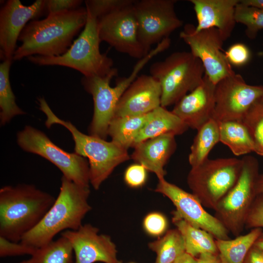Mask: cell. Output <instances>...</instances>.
I'll return each instance as SVG.
<instances>
[{"instance_id":"6da1fadb","label":"cell","mask_w":263,"mask_h":263,"mask_svg":"<svg viewBox=\"0 0 263 263\" xmlns=\"http://www.w3.org/2000/svg\"><path fill=\"white\" fill-rule=\"evenodd\" d=\"M87 19L86 7L47 15L41 20L30 21L19 38L20 45L16 49L13 60L38 55L58 56L65 53L72 40L84 27Z\"/></svg>"},{"instance_id":"7a4b0ae2","label":"cell","mask_w":263,"mask_h":263,"mask_svg":"<svg viewBox=\"0 0 263 263\" xmlns=\"http://www.w3.org/2000/svg\"><path fill=\"white\" fill-rule=\"evenodd\" d=\"M56 199L34 185L5 186L0 189V237L20 242L42 220Z\"/></svg>"},{"instance_id":"3957f363","label":"cell","mask_w":263,"mask_h":263,"mask_svg":"<svg viewBox=\"0 0 263 263\" xmlns=\"http://www.w3.org/2000/svg\"><path fill=\"white\" fill-rule=\"evenodd\" d=\"M89 187L79 186L62 176L59 194L40 222L20 242L38 248L53 240L59 232L76 230L92 209Z\"/></svg>"},{"instance_id":"277c9868","label":"cell","mask_w":263,"mask_h":263,"mask_svg":"<svg viewBox=\"0 0 263 263\" xmlns=\"http://www.w3.org/2000/svg\"><path fill=\"white\" fill-rule=\"evenodd\" d=\"M38 100L40 110L47 117L45 126L49 128L57 124L67 129L75 142V153L88 158L90 183L94 189H99L117 166L131 159L128 150L112 141L82 133L70 121L58 118L43 97Z\"/></svg>"},{"instance_id":"5b68a950","label":"cell","mask_w":263,"mask_h":263,"mask_svg":"<svg viewBox=\"0 0 263 263\" xmlns=\"http://www.w3.org/2000/svg\"><path fill=\"white\" fill-rule=\"evenodd\" d=\"M161 52L159 46L151 50L148 55L138 60L128 77L117 80L114 87H111L110 82L114 76L117 75L116 68L104 76H83L81 84L84 90L92 95L94 101V114L88 128L89 135L106 139L109 124L121 96L146 64Z\"/></svg>"},{"instance_id":"8992f818","label":"cell","mask_w":263,"mask_h":263,"mask_svg":"<svg viewBox=\"0 0 263 263\" xmlns=\"http://www.w3.org/2000/svg\"><path fill=\"white\" fill-rule=\"evenodd\" d=\"M84 29L67 52L58 56L38 55L27 57L31 62L41 66L58 65L78 71L83 76H105L116 68L113 59L100 51L97 19L87 11Z\"/></svg>"},{"instance_id":"52a82bcc","label":"cell","mask_w":263,"mask_h":263,"mask_svg":"<svg viewBox=\"0 0 263 263\" xmlns=\"http://www.w3.org/2000/svg\"><path fill=\"white\" fill-rule=\"evenodd\" d=\"M150 73L160 84L161 106L164 108L175 105L195 89L205 75L200 60L186 51L173 52L164 60L154 62Z\"/></svg>"},{"instance_id":"ba28073f","label":"cell","mask_w":263,"mask_h":263,"mask_svg":"<svg viewBox=\"0 0 263 263\" xmlns=\"http://www.w3.org/2000/svg\"><path fill=\"white\" fill-rule=\"evenodd\" d=\"M242 168V159H207L191 168L187 184L204 207L214 210L237 182Z\"/></svg>"},{"instance_id":"9c48e42d","label":"cell","mask_w":263,"mask_h":263,"mask_svg":"<svg viewBox=\"0 0 263 263\" xmlns=\"http://www.w3.org/2000/svg\"><path fill=\"white\" fill-rule=\"evenodd\" d=\"M242 160V170L237 182L214 210L215 217L236 237L244 229L247 214L257 195L256 184L260 174L256 157L247 154Z\"/></svg>"},{"instance_id":"30bf717a","label":"cell","mask_w":263,"mask_h":263,"mask_svg":"<svg viewBox=\"0 0 263 263\" xmlns=\"http://www.w3.org/2000/svg\"><path fill=\"white\" fill-rule=\"evenodd\" d=\"M17 140L24 151L40 155L57 167L66 178L79 186L89 187V164L85 157L65 151L44 132L30 126L18 132Z\"/></svg>"},{"instance_id":"8fae6325","label":"cell","mask_w":263,"mask_h":263,"mask_svg":"<svg viewBox=\"0 0 263 263\" xmlns=\"http://www.w3.org/2000/svg\"><path fill=\"white\" fill-rule=\"evenodd\" d=\"M176 0H135L133 8L137 20L138 38L146 53L152 45L169 38L183 21L175 10Z\"/></svg>"},{"instance_id":"7c38bea8","label":"cell","mask_w":263,"mask_h":263,"mask_svg":"<svg viewBox=\"0 0 263 263\" xmlns=\"http://www.w3.org/2000/svg\"><path fill=\"white\" fill-rule=\"evenodd\" d=\"M179 36L189 46L192 54L200 60L205 75L214 84L235 73L223 51L224 40L217 29L196 31L193 25L188 24Z\"/></svg>"},{"instance_id":"4fadbf2b","label":"cell","mask_w":263,"mask_h":263,"mask_svg":"<svg viewBox=\"0 0 263 263\" xmlns=\"http://www.w3.org/2000/svg\"><path fill=\"white\" fill-rule=\"evenodd\" d=\"M213 118L218 122L241 121L251 107L263 96V85L247 84L235 73L220 81L215 87Z\"/></svg>"},{"instance_id":"5bb4252c","label":"cell","mask_w":263,"mask_h":263,"mask_svg":"<svg viewBox=\"0 0 263 263\" xmlns=\"http://www.w3.org/2000/svg\"><path fill=\"white\" fill-rule=\"evenodd\" d=\"M133 3L98 18V31L101 41L120 53L140 59L148 54L138 39Z\"/></svg>"},{"instance_id":"9a60e30c","label":"cell","mask_w":263,"mask_h":263,"mask_svg":"<svg viewBox=\"0 0 263 263\" xmlns=\"http://www.w3.org/2000/svg\"><path fill=\"white\" fill-rule=\"evenodd\" d=\"M154 191L168 197L174 205V211L192 225L204 230L215 239H229V231L215 216L207 212L192 193L166 181L158 180Z\"/></svg>"},{"instance_id":"2e32d148","label":"cell","mask_w":263,"mask_h":263,"mask_svg":"<svg viewBox=\"0 0 263 263\" xmlns=\"http://www.w3.org/2000/svg\"><path fill=\"white\" fill-rule=\"evenodd\" d=\"M99 229L90 224L76 230H66L61 236L70 243L75 255L74 263H122L117 258L115 244L111 237L99 234Z\"/></svg>"},{"instance_id":"e0dca14e","label":"cell","mask_w":263,"mask_h":263,"mask_svg":"<svg viewBox=\"0 0 263 263\" xmlns=\"http://www.w3.org/2000/svg\"><path fill=\"white\" fill-rule=\"evenodd\" d=\"M46 0H37L25 6L19 0H9L0 10V54L3 61L13 60L17 41L29 21L46 11Z\"/></svg>"},{"instance_id":"ac0fdd59","label":"cell","mask_w":263,"mask_h":263,"mask_svg":"<svg viewBox=\"0 0 263 263\" xmlns=\"http://www.w3.org/2000/svg\"><path fill=\"white\" fill-rule=\"evenodd\" d=\"M161 87L151 75H138L119 99L113 117L145 114L161 106Z\"/></svg>"},{"instance_id":"d6986e66","label":"cell","mask_w":263,"mask_h":263,"mask_svg":"<svg viewBox=\"0 0 263 263\" xmlns=\"http://www.w3.org/2000/svg\"><path fill=\"white\" fill-rule=\"evenodd\" d=\"M215 87L205 75L202 83L177 102L171 112L188 128L198 130L213 118Z\"/></svg>"},{"instance_id":"ffe728a7","label":"cell","mask_w":263,"mask_h":263,"mask_svg":"<svg viewBox=\"0 0 263 263\" xmlns=\"http://www.w3.org/2000/svg\"><path fill=\"white\" fill-rule=\"evenodd\" d=\"M240 0H189L193 6L197 25L196 31L215 28L224 41L231 36L236 23L235 8Z\"/></svg>"},{"instance_id":"44dd1931","label":"cell","mask_w":263,"mask_h":263,"mask_svg":"<svg viewBox=\"0 0 263 263\" xmlns=\"http://www.w3.org/2000/svg\"><path fill=\"white\" fill-rule=\"evenodd\" d=\"M175 137L165 134L141 142L134 146L131 159L154 173L158 180L165 178L164 167L177 147Z\"/></svg>"},{"instance_id":"7402d4cb","label":"cell","mask_w":263,"mask_h":263,"mask_svg":"<svg viewBox=\"0 0 263 263\" xmlns=\"http://www.w3.org/2000/svg\"><path fill=\"white\" fill-rule=\"evenodd\" d=\"M188 127L171 111L161 106L151 112V116L137 136L132 148L146 140L165 134L181 135Z\"/></svg>"},{"instance_id":"603a6c76","label":"cell","mask_w":263,"mask_h":263,"mask_svg":"<svg viewBox=\"0 0 263 263\" xmlns=\"http://www.w3.org/2000/svg\"><path fill=\"white\" fill-rule=\"evenodd\" d=\"M172 223L183 238L186 253L197 258L202 254L218 253L215 238L208 232L192 225L174 211Z\"/></svg>"},{"instance_id":"cb8c5ba5","label":"cell","mask_w":263,"mask_h":263,"mask_svg":"<svg viewBox=\"0 0 263 263\" xmlns=\"http://www.w3.org/2000/svg\"><path fill=\"white\" fill-rule=\"evenodd\" d=\"M151 112L140 115L113 117L108 131L112 141L126 150L132 147L140 131L150 119Z\"/></svg>"},{"instance_id":"d4e9b609","label":"cell","mask_w":263,"mask_h":263,"mask_svg":"<svg viewBox=\"0 0 263 263\" xmlns=\"http://www.w3.org/2000/svg\"><path fill=\"white\" fill-rule=\"evenodd\" d=\"M220 142L227 146L236 156L247 155L255 151L252 139L242 121L218 122Z\"/></svg>"},{"instance_id":"484cf974","label":"cell","mask_w":263,"mask_h":263,"mask_svg":"<svg viewBox=\"0 0 263 263\" xmlns=\"http://www.w3.org/2000/svg\"><path fill=\"white\" fill-rule=\"evenodd\" d=\"M197 131L188 157L191 168L196 167L208 159L209 152L220 142L219 123L213 118Z\"/></svg>"},{"instance_id":"4316f807","label":"cell","mask_w":263,"mask_h":263,"mask_svg":"<svg viewBox=\"0 0 263 263\" xmlns=\"http://www.w3.org/2000/svg\"><path fill=\"white\" fill-rule=\"evenodd\" d=\"M263 232L261 228L252 229L248 233L234 239H215L220 257L223 263H243L248 252Z\"/></svg>"},{"instance_id":"83f0119b","label":"cell","mask_w":263,"mask_h":263,"mask_svg":"<svg viewBox=\"0 0 263 263\" xmlns=\"http://www.w3.org/2000/svg\"><path fill=\"white\" fill-rule=\"evenodd\" d=\"M148 246L156 254L155 263H174L186 253L183 238L176 228L168 230L162 237L149 243Z\"/></svg>"},{"instance_id":"f1b7e54d","label":"cell","mask_w":263,"mask_h":263,"mask_svg":"<svg viewBox=\"0 0 263 263\" xmlns=\"http://www.w3.org/2000/svg\"><path fill=\"white\" fill-rule=\"evenodd\" d=\"M12 61L5 60L0 64V121L4 125L15 116L26 113L16 104L9 80Z\"/></svg>"},{"instance_id":"f546056e","label":"cell","mask_w":263,"mask_h":263,"mask_svg":"<svg viewBox=\"0 0 263 263\" xmlns=\"http://www.w3.org/2000/svg\"><path fill=\"white\" fill-rule=\"evenodd\" d=\"M70 242L61 236L57 240L36 249L28 263H74Z\"/></svg>"},{"instance_id":"4dcf8cb0","label":"cell","mask_w":263,"mask_h":263,"mask_svg":"<svg viewBox=\"0 0 263 263\" xmlns=\"http://www.w3.org/2000/svg\"><path fill=\"white\" fill-rule=\"evenodd\" d=\"M241 121L252 139L255 152L263 156V96L251 107Z\"/></svg>"},{"instance_id":"1f68e13d","label":"cell","mask_w":263,"mask_h":263,"mask_svg":"<svg viewBox=\"0 0 263 263\" xmlns=\"http://www.w3.org/2000/svg\"><path fill=\"white\" fill-rule=\"evenodd\" d=\"M235 18L236 23L245 26V34L250 39L255 38L263 29V10L244 5L240 0L235 8Z\"/></svg>"},{"instance_id":"d6a6232c","label":"cell","mask_w":263,"mask_h":263,"mask_svg":"<svg viewBox=\"0 0 263 263\" xmlns=\"http://www.w3.org/2000/svg\"><path fill=\"white\" fill-rule=\"evenodd\" d=\"M134 2V0H87L85 1L87 11L98 19Z\"/></svg>"},{"instance_id":"836d02e7","label":"cell","mask_w":263,"mask_h":263,"mask_svg":"<svg viewBox=\"0 0 263 263\" xmlns=\"http://www.w3.org/2000/svg\"><path fill=\"white\" fill-rule=\"evenodd\" d=\"M168 221L166 216L158 212L147 214L143 221V227L148 235L153 237L163 235L168 230Z\"/></svg>"},{"instance_id":"e575fe53","label":"cell","mask_w":263,"mask_h":263,"mask_svg":"<svg viewBox=\"0 0 263 263\" xmlns=\"http://www.w3.org/2000/svg\"><path fill=\"white\" fill-rule=\"evenodd\" d=\"M37 248L22 243L14 242L0 237V257H6L23 255H32Z\"/></svg>"},{"instance_id":"d590c367","label":"cell","mask_w":263,"mask_h":263,"mask_svg":"<svg viewBox=\"0 0 263 263\" xmlns=\"http://www.w3.org/2000/svg\"><path fill=\"white\" fill-rule=\"evenodd\" d=\"M263 227V193L258 194L248 211L244 228Z\"/></svg>"},{"instance_id":"8d00e7d4","label":"cell","mask_w":263,"mask_h":263,"mask_svg":"<svg viewBox=\"0 0 263 263\" xmlns=\"http://www.w3.org/2000/svg\"><path fill=\"white\" fill-rule=\"evenodd\" d=\"M147 171L146 169L140 164H132L126 169L124 172L125 182L131 188H140L146 182Z\"/></svg>"},{"instance_id":"74e56055","label":"cell","mask_w":263,"mask_h":263,"mask_svg":"<svg viewBox=\"0 0 263 263\" xmlns=\"http://www.w3.org/2000/svg\"><path fill=\"white\" fill-rule=\"evenodd\" d=\"M229 63L235 66L246 64L251 57V52L247 46L242 43L231 45L225 53Z\"/></svg>"},{"instance_id":"f35d334b","label":"cell","mask_w":263,"mask_h":263,"mask_svg":"<svg viewBox=\"0 0 263 263\" xmlns=\"http://www.w3.org/2000/svg\"><path fill=\"white\" fill-rule=\"evenodd\" d=\"M82 1L80 0H47L46 11L48 15L74 10L80 7Z\"/></svg>"},{"instance_id":"ab89813d","label":"cell","mask_w":263,"mask_h":263,"mask_svg":"<svg viewBox=\"0 0 263 263\" xmlns=\"http://www.w3.org/2000/svg\"><path fill=\"white\" fill-rule=\"evenodd\" d=\"M243 263H263V251L253 244L245 256Z\"/></svg>"},{"instance_id":"60d3db41","label":"cell","mask_w":263,"mask_h":263,"mask_svg":"<svg viewBox=\"0 0 263 263\" xmlns=\"http://www.w3.org/2000/svg\"><path fill=\"white\" fill-rule=\"evenodd\" d=\"M196 263H223L219 253L202 254L196 258Z\"/></svg>"},{"instance_id":"b9f144b4","label":"cell","mask_w":263,"mask_h":263,"mask_svg":"<svg viewBox=\"0 0 263 263\" xmlns=\"http://www.w3.org/2000/svg\"><path fill=\"white\" fill-rule=\"evenodd\" d=\"M240 3L246 6L263 10V0H240Z\"/></svg>"},{"instance_id":"7bdbcfd3","label":"cell","mask_w":263,"mask_h":263,"mask_svg":"<svg viewBox=\"0 0 263 263\" xmlns=\"http://www.w3.org/2000/svg\"><path fill=\"white\" fill-rule=\"evenodd\" d=\"M196 258L193 257L187 253L181 256L174 263H196Z\"/></svg>"},{"instance_id":"ee69618b","label":"cell","mask_w":263,"mask_h":263,"mask_svg":"<svg viewBox=\"0 0 263 263\" xmlns=\"http://www.w3.org/2000/svg\"><path fill=\"white\" fill-rule=\"evenodd\" d=\"M257 194L263 193V174H260L256 184Z\"/></svg>"},{"instance_id":"f6af8a7d","label":"cell","mask_w":263,"mask_h":263,"mask_svg":"<svg viewBox=\"0 0 263 263\" xmlns=\"http://www.w3.org/2000/svg\"><path fill=\"white\" fill-rule=\"evenodd\" d=\"M254 245L263 251V232L256 240Z\"/></svg>"},{"instance_id":"bcb514c9","label":"cell","mask_w":263,"mask_h":263,"mask_svg":"<svg viewBox=\"0 0 263 263\" xmlns=\"http://www.w3.org/2000/svg\"><path fill=\"white\" fill-rule=\"evenodd\" d=\"M28 263V260H25V261H23L22 262H19V263Z\"/></svg>"},{"instance_id":"7dc6e473","label":"cell","mask_w":263,"mask_h":263,"mask_svg":"<svg viewBox=\"0 0 263 263\" xmlns=\"http://www.w3.org/2000/svg\"></svg>"}]
</instances>
